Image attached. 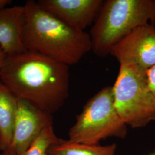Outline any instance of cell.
<instances>
[{"instance_id": "cell-14", "label": "cell", "mask_w": 155, "mask_h": 155, "mask_svg": "<svg viewBox=\"0 0 155 155\" xmlns=\"http://www.w3.org/2000/svg\"><path fill=\"white\" fill-rule=\"evenodd\" d=\"M6 57V55L5 53L0 47V70L4 64V62L5 61Z\"/></svg>"}, {"instance_id": "cell-3", "label": "cell", "mask_w": 155, "mask_h": 155, "mask_svg": "<svg viewBox=\"0 0 155 155\" xmlns=\"http://www.w3.org/2000/svg\"><path fill=\"white\" fill-rule=\"evenodd\" d=\"M148 23L155 24V0L105 1L89 33L91 50L101 58L110 55L117 43Z\"/></svg>"}, {"instance_id": "cell-12", "label": "cell", "mask_w": 155, "mask_h": 155, "mask_svg": "<svg viewBox=\"0 0 155 155\" xmlns=\"http://www.w3.org/2000/svg\"><path fill=\"white\" fill-rule=\"evenodd\" d=\"M53 128V125L45 128L22 155H47L50 147L59 140Z\"/></svg>"}, {"instance_id": "cell-5", "label": "cell", "mask_w": 155, "mask_h": 155, "mask_svg": "<svg viewBox=\"0 0 155 155\" xmlns=\"http://www.w3.org/2000/svg\"><path fill=\"white\" fill-rule=\"evenodd\" d=\"M127 127L114 105L112 86H107L86 102L69 130L68 140L94 145L110 137L124 139L127 134Z\"/></svg>"}, {"instance_id": "cell-7", "label": "cell", "mask_w": 155, "mask_h": 155, "mask_svg": "<svg viewBox=\"0 0 155 155\" xmlns=\"http://www.w3.org/2000/svg\"><path fill=\"white\" fill-rule=\"evenodd\" d=\"M52 124V114L18 98L13 136L7 150L15 155H22L40 132Z\"/></svg>"}, {"instance_id": "cell-11", "label": "cell", "mask_w": 155, "mask_h": 155, "mask_svg": "<svg viewBox=\"0 0 155 155\" xmlns=\"http://www.w3.org/2000/svg\"><path fill=\"white\" fill-rule=\"evenodd\" d=\"M116 143L101 145L100 144L76 143L60 139L56 144L51 145L47 155H116Z\"/></svg>"}, {"instance_id": "cell-8", "label": "cell", "mask_w": 155, "mask_h": 155, "mask_svg": "<svg viewBox=\"0 0 155 155\" xmlns=\"http://www.w3.org/2000/svg\"><path fill=\"white\" fill-rule=\"evenodd\" d=\"M38 3L72 28L81 31L94 22L102 0H39Z\"/></svg>"}, {"instance_id": "cell-13", "label": "cell", "mask_w": 155, "mask_h": 155, "mask_svg": "<svg viewBox=\"0 0 155 155\" xmlns=\"http://www.w3.org/2000/svg\"><path fill=\"white\" fill-rule=\"evenodd\" d=\"M146 75L149 87L155 98V66L146 71Z\"/></svg>"}, {"instance_id": "cell-10", "label": "cell", "mask_w": 155, "mask_h": 155, "mask_svg": "<svg viewBox=\"0 0 155 155\" xmlns=\"http://www.w3.org/2000/svg\"><path fill=\"white\" fill-rule=\"evenodd\" d=\"M18 97L0 81V150L11 143L17 110Z\"/></svg>"}, {"instance_id": "cell-15", "label": "cell", "mask_w": 155, "mask_h": 155, "mask_svg": "<svg viewBox=\"0 0 155 155\" xmlns=\"http://www.w3.org/2000/svg\"><path fill=\"white\" fill-rule=\"evenodd\" d=\"M11 2L10 0H0V10L8 6Z\"/></svg>"}, {"instance_id": "cell-1", "label": "cell", "mask_w": 155, "mask_h": 155, "mask_svg": "<svg viewBox=\"0 0 155 155\" xmlns=\"http://www.w3.org/2000/svg\"><path fill=\"white\" fill-rule=\"evenodd\" d=\"M69 66L39 53L25 51L6 55L0 81L19 98L51 114L66 101Z\"/></svg>"}, {"instance_id": "cell-17", "label": "cell", "mask_w": 155, "mask_h": 155, "mask_svg": "<svg viewBox=\"0 0 155 155\" xmlns=\"http://www.w3.org/2000/svg\"><path fill=\"white\" fill-rule=\"evenodd\" d=\"M148 155H155V153H150V154Z\"/></svg>"}, {"instance_id": "cell-9", "label": "cell", "mask_w": 155, "mask_h": 155, "mask_svg": "<svg viewBox=\"0 0 155 155\" xmlns=\"http://www.w3.org/2000/svg\"><path fill=\"white\" fill-rule=\"evenodd\" d=\"M24 6H7L0 10V47L6 55L26 51L22 43Z\"/></svg>"}, {"instance_id": "cell-16", "label": "cell", "mask_w": 155, "mask_h": 155, "mask_svg": "<svg viewBox=\"0 0 155 155\" xmlns=\"http://www.w3.org/2000/svg\"><path fill=\"white\" fill-rule=\"evenodd\" d=\"M0 155H15L13 153H12L11 151L8 150H5L2 152V153Z\"/></svg>"}, {"instance_id": "cell-6", "label": "cell", "mask_w": 155, "mask_h": 155, "mask_svg": "<svg viewBox=\"0 0 155 155\" xmlns=\"http://www.w3.org/2000/svg\"><path fill=\"white\" fill-rule=\"evenodd\" d=\"M110 55L117 61H129L147 71L155 66V26H140L117 43Z\"/></svg>"}, {"instance_id": "cell-4", "label": "cell", "mask_w": 155, "mask_h": 155, "mask_svg": "<svg viewBox=\"0 0 155 155\" xmlns=\"http://www.w3.org/2000/svg\"><path fill=\"white\" fill-rule=\"evenodd\" d=\"M112 86L114 105L122 121L133 129L155 121V98L146 71L129 61H120Z\"/></svg>"}, {"instance_id": "cell-2", "label": "cell", "mask_w": 155, "mask_h": 155, "mask_svg": "<svg viewBox=\"0 0 155 155\" xmlns=\"http://www.w3.org/2000/svg\"><path fill=\"white\" fill-rule=\"evenodd\" d=\"M24 8L22 38L25 50L68 66L77 64L91 50L89 33L72 28L38 1L28 0Z\"/></svg>"}]
</instances>
